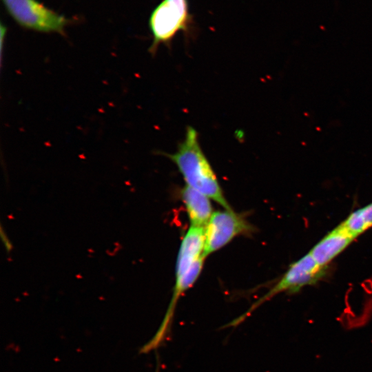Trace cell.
<instances>
[{
    "label": "cell",
    "instance_id": "obj_3",
    "mask_svg": "<svg viewBox=\"0 0 372 372\" xmlns=\"http://www.w3.org/2000/svg\"><path fill=\"white\" fill-rule=\"evenodd\" d=\"M192 23L188 0H162L149 18L153 37L149 52L154 54L159 45H169L178 32H187Z\"/></svg>",
    "mask_w": 372,
    "mask_h": 372
},
{
    "label": "cell",
    "instance_id": "obj_9",
    "mask_svg": "<svg viewBox=\"0 0 372 372\" xmlns=\"http://www.w3.org/2000/svg\"><path fill=\"white\" fill-rule=\"evenodd\" d=\"M1 238L5 246L6 250L7 252H10L12 249V245L6 234L3 232L2 227L1 228Z\"/></svg>",
    "mask_w": 372,
    "mask_h": 372
},
{
    "label": "cell",
    "instance_id": "obj_4",
    "mask_svg": "<svg viewBox=\"0 0 372 372\" xmlns=\"http://www.w3.org/2000/svg\"><path fill=\"white\" fill-rule=\"evenodd\" d=\"M7 11L21 27L42 32L65 34L70 20L37 0H2Z\"/></svg>",
    "mask_w": 372,
    "mask_h": 372
},
{
    "label": "cell",
    "instance_id": "obj_1",
    "mask_svg": "<svg viewBox=\"0 0 372 372\" xmlns=\"http://www.w3.org/2000/svg\"><path fill=\"white\" fill-rule=\"evenodd\" d=\"M167 156L176 165L186 185L207 196L225 209L233 210L200 147L198 134L194 127H187L185 138L176 152Z\"/></svg>",
    "mask_w": 372,
    "mask_h": 372
},
{
    "label": "cell",
    "instance_id": "obj_7",
    "mask_svg": "<svg viewBox=\"0 0 372 372\" xmlns=\"http://www.w3.org/2000/svg\"><path fill=\"white\" fill-rule=\"evenodd\" d=\"M180 194L191 226L205 227L213 214L210 198L187 185Z\"/></svg>",
    "mask_w": 372,
    "mask_h": 372
},
{
    "label": "cell",
    "instance_id": "obj_8",
    "mask_svg": "<svg viewBox=\"0 0 372 372\" xmlns=\"http://www.w3.org/2000/svg\"><path fill=\"white\" fill-rule=\"evenodd\" d=\"M355 237L372 228V202L350 213L341 223Z\"/></svg>",
    "mask_w": 372,
    "mask_h": 372
},
{
    "label": "cell",
    "instance_id": "obj_2",
    "mask_svg": "<svg viewBox=\"0 0 372 372\" xmlns=\"http://www.w3.org/2000/svg\"><path fill=\"white\" fill-rule=\"evenodd\" d=\"M328 269L329 266L323 267L317 263L308 252L291 263L282 278L269 291L258 299L245 314L227 324V327L238 325L256 308L280 293H296L303 287L318 283L325 277Z\"/></svg>",
    "mask_w": 372,
    "mask_h": 372
},
{
    "label": "cell",
    "instance_id": "obj_6",
    "mask_svg": "<svg viewBox=\"0 0 372 372\" xmlns=\"http://www.w3.org/2000/svg\"><path fill=\"white\" fill-rule=\"evenodd\" d=\"M356 239L342 224L328 232L309 251L320 265L329 264Z\"/></svg>",
    "mask_w": 372,
    "mask_h": 372
},
{
    "label": "cell",
    "instance_id": "obj_5",
    "mask_svg": "<svg viewBox=\"0 0 372 372\" xmlns=\"http://www.w3.org/2000/svg\"><path fill=\"white\" fill-rule=\"evenodd\" d=\"M254 231V227L233 210L213 213L205 227L204 257L223 247L237 236L249 235Z\"/></svg>",
    "mask_w": 372,
    "mask_h": 372
}]
</instances>
